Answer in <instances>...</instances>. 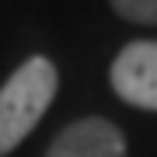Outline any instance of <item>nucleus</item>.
I'll list each match as a JSON object with an SVG mask.
<instances>
[{
    "label": "nucleus",
    "instance_id": "nucleus-2",
    "mask_svg": "<svg viewBox=\"0 0 157 157\" xmlns=\"http://www.w3.org/2000/svg\"><path fill=\"white\" fill-rule=\"evenodd\" d=\"M112 91L133 108L157 112V42H129L112 63Z\"/></svg>",
    "mask_w": 157,
    "mask_h": 157
},
{
    "label": "nucleus",
    "instance_id": "nucleus-4",
    "mask_svg": "<svg viewBox=\"0 0 157 157\" xmlns=\"http://www.w3.org/2000/svg\"><path fill=\"white\" fill-rule=\"evenodd\" d=\"M112 11L136 25H157V0H108Z\"/></svg>",
    "mask_w": 157,
    "mask_h": 157
},
{
    "label": "nucleus",
    "instance_id": "nucleus-3",
    "mask_svg": "<svg viewBox=\"0 0 157 157\" xmlns=\"http://www.w3.org/2000/svg\"><path fill=\"white\" fill-rule=\"evenodd\" d=\"M45 157H126V136L108 119H80L70 122L49 143Z\"/></svg>",
    "mask_w": 157,
    "mask_h": 157
},
{
    "label": "nucleus",
    "instance_id": "nucleus-1",
    "mask_svg": "<svg viewBox=\"0 0 157 157\" xmlns=\"http://www.w3.org/2000/svg\"><path fill=\"white\" fill-rule=\"evenodd\" d=\"M56 67L45 56H32L17 67L0 87V157L11 154L39 126L45 108L56 98Z\"/></svg>",
    "mask_w": 157,
    "mask_h": 157
}]
</instances>
